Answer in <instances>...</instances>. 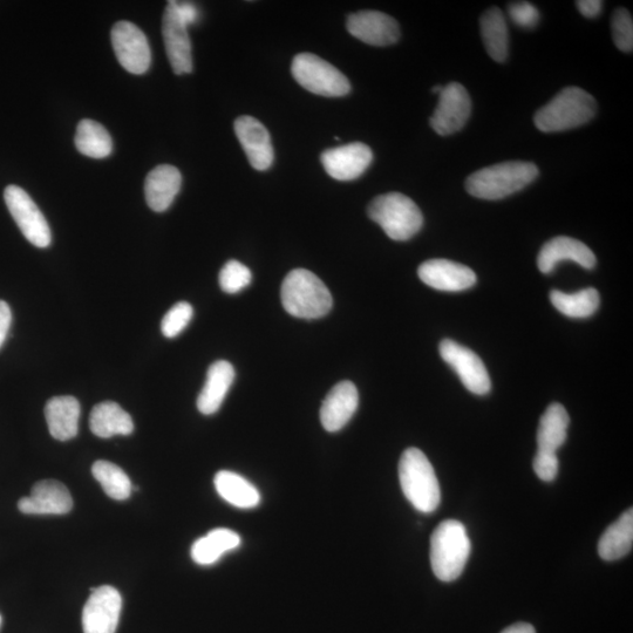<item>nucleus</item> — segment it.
I'll list each match as a JSON object with an SVG mask.
<instances>
[{"instance_id": "nucleus-30", "label": "nucleus", "mask_w": 633, "mask_h": 633, "mask_svg": "<svg viewBox=\"0 0 633 633\" xmlns=\"http://www.w3.org/2000/svg\"><path fill=\"white\" fill-rule=\"evenodd\" d=\"M74 144L78 151L92 159H105L113 151V141L106 128L93 120L79 122Z\"/></svg>"}, {"instance_id": "nucleus-40", "label": "nucleus", "mask_w": 633, "mask_h": 633, "mask_svg": "<svg viewBox=\"0 0 633 633\" xmlns=\"http://www.w3.org/2000/svg\"><path fill=\"white\" fill-rule=\"evenodd\" d=\"M442 88H444V87H442L440 85L433 87V93L440 94L442 92Z\"/></svg>"}, {"instance_id": "nucleus-35", "label": "nucleus", "mask_w": 633, "mask_h": 633, "mask_svg": "<svg viewBox=\"0 0 633 633\" xmlns=\"http://www.w3.org/2000/svg\"><path fill=\"white\" fill-rule=\"evenodd\" d=\"M612 37L619 50L630 53L633 49V20L630 12L617 9L612 16Z\"/></svg>"}, {"instance_id": "nucleus-31", "label": "nucleus", "mask_w": 633, "mask_h": 633, "mask_svg": "<svg viewBox=\"0 0 633 633\" xmlns=\"http://www.w3.org/2000/svg\"><path fill=\"white\" fill-rule=\"evenodd\" d=\"M550 301L555 309L570 318H587L600 308V294L594 288L584 289L575 294L553 290L550 292Z\"/></svg>"}, {"instance_id": "nucleus-12", "label": "nucleus", "mask_w": 633, "mask_h": 633, "mask_svg": "<svg viewBox=\"0 0 633 633\" xmlns=\"http://www.w3.org/2000/svg\"><path fill=\"white\" fill-rule=\"evenodd\" d=\"M188 23L180 15L175 2H168L162 19V36L170 66L178 76L193 72L192 42Z\"/></svg>"}, {"instance_id": "nucleus-39", "label": "nucleus", "mask_w": 633, "mask_h": 633, "mask_svg": "<svg viewBox=\"0 0 633 633\" xmlns=\"http://www.w3.org/2000/svg\"><path fill=\"white\" fill-rule=\"evenodd\" d=\"M501 633H536L533 625L528 623H517L512 626H508L507 629Z\"/></svg>"}, {"instance_id": "nucleus-3", "label": "nucleus", "mask_w": 633, "mask_h": 633, "mask_svg": "<svg viewBox=\"0 0 633 633\" xmlns=\"http://www.w3.org/2000/svg\"><path fill=\"white\" fill-rule=\"evenodd\" d=\"M285 311L302 319L322 318L331 311L330 290L311 271L295 269L285 277L281 290Z\"/></svg>"}, {"instance_id": "nucleus-34", "label": "nucleus", "mask_w": 633, "mask_h": 633, "mask_svg": "<svg viewBox=\"0 0 633 633\" xmlns=\"http://www.w3.org/2000/svg\"><path fill=\"white\" fill-rule=\"evenodd\" d=\"M194 316L193 306L187 302L175 304L162 319L161 331L167 338H175L185 330Z\"/></svg>"}, {"instance_id": "nucleus-17", "label": "nucleus", "mask_w": 633, "mask_h": 633, "mask_svg": "<svg viewBox=\"0 0 633 633\" xmlns=\"http://www.w3.org/2000/svg\"><path fill=\"white\" fill-rule=\"evenodd\" d=\"M18 508L29 515H65L71 512L73 500L63 483L43 480L33 486L30 496L19 500Z\"/></svg>"}, {"instance_id": "nucleus-38", "label": "nucleus", "mask_w": 633, "mask_h": 633, "mask_svg": "<svg viewBox=\"0 0 633 633\" xmlns=\"http://www.w3.org/2000/svg\"><path fill=\"white\" fill-rule=\"evenodd\" d=\"M576 5L582 15L587 18L600 16L603 9V2H600V0H580Z\"/></svg>"}, {"instance_id": "nucleus-29", "label": "nucleus", "mask_w": 633, "mask_h": 633, "mask_svg": "<svg viewBox=\"0 0 633 633\" xmlns=\"http://www.w3.org/2000/svg\"><path fill=\"white\" fill-rule=\"evenodd\" d=\"M481 36L486 50L493 60L503 63L508 58L509 36L506 18L498 8L483 13L481 20Z\"/></svg>"}, {"instance_id": "nucleus-33", "label": "nucleus", "mask_w": 633, "mask_h": 633, "mask_svg": "<svg viewBox=\"0 0 633 633\" xmlns=\"http://www.w3.org/2000/svg\"><path fill=\"white\" fill-rule=\"evenodd\" d=\"M220 287L229 295L238 294L253 281V274L248 267L241 262L231 260L220 272Z\"/></svg>"}, {"instance_id": "nucleus-7", "label": "nucleus", "mask_w": 633, "mask_h": 633, "mask_svg": "<svg viewBox=\"0 0 633 633\" xmlns=\"http://www.w3.org/2000/svg\"><path fill=\"white\" fill-rule=\"evenodd\" d=\"M569 414L561 404H551L544 412L537 431V453L534 471L543 481L556 479L558 473L557 451L567 440Z\"/></svg>"}, {"instance_id": "nucleus-26", "label": "nucleus", "mask_w": 633, "mask_h": 633, "mask_svg": "<svg viewBox=\"0 0 633 633\" xmlns=\"http://www.w3.org/2000/svg\"><path fill=\"white\" fill-rule=\"evenodd\" d=\"M214 483L221 498L236 508L253 509L262 501L258 489L240 474L221 471L215 475Z\"/></svg>"}, {"instance_id": "nucleus-14", "label": "nucleus", "mask_w": 633, "mask_h": 633, "mask_svg": "<svg viewBox=\"0 0 633 633\" xmlns=\"http://www.w3.org/2000/svg\"><path fill=\"white\" fill-rule=\"evenodd\" d=\"M91 591L83 611L84 633H115L122 609L120 592L110 585Z\"/></svg>"}, {"instance_id": "nucleus-36", "label": "nucleus", "mask_w": 633, "mask_h": 633, "mask_svg": "<svg viewBox=\"0 0 633 633\" xmlns=\"http://www.w3.org/2000/svg\"><path fill=\"white\" fill-rule=\"evenodd\" d=\"M508 13L513 23L523 29H534L539 24L540 12L533 4L527 2L510 4Z\"/></svg>"}, {"instance_id": "nucleus-37", "label": "nucleus", "mask_w": 633, "mask_h": 633, "mask_svg": "<svg viewBox=\"0 0 633 633\" xmlns=\"http://www.w3.org/2000/svg\"><path fill=\"white\" fill-rule=\"evenodd\" d=\"M12 323V312L8 303L0 301V347L3 346Z\"/></svg>"}, {"instance_id": "nucleus-22", "label": "nucleus", "mask_w": 633, "mask_h": 633, "mask_svg": "<svg viewBox=\"0 0 633 633\" xmlns=\"http://www.w3.org/2000/svg\"><path fill=\"white\" fill-rule=\"evenodd\" d=\"M182 186L180 170L174 166L161 165L147 175L145 182L146 201L156 213H163L172 206Z\"/></svg>"}, {"instance_id": "nucleus-15", "label": "nucleus", "mask_w": 633, "mask_h": 633, "mask_svg": "<svg viewBox=\"0 0 633 633\" xmlns=\"http://www.w3.org/2000/svg\"><path fill=\"white\" fill-rule=\"evenodd\" d=\"M323 166L331 178L352 181L360 178L373 161L371 148L362 142L329 149L322 154Z\"/></svg>"}, {"instance_id": "nucleus-11", "label": "nucleus", "mask_w": 633, "mask_h": 633, "mask_svg": "<svg viewBox=\"0 0 633 633\" xmlns=\"http://www.w3.org/2000/svg\"><path fill=\"white\" fill-rule=\"evenodd\" d=\"M439 349L441 358L458 373L468 391L478 396L489 393L492 385L488 371L475 352L451 339L442 340Z\"/></svg>"}, {"instance_id": "nucleus-16", "label": "nucleus", "mask_w": 633, "mask_h": 633, "mask_svg": "<svg viewBox=\"0 0 633 633\" xmlns=\"http://www.w3.org/2000/svg\"><path fill=\"white\" fill-rule=\"evenodd\" d=\"M347 30L353 37L372 46L396 44L400 38L397 20L378 11L353 13L347 18Z\"/></svg>"}, {"instance_id": "nucleus-41", "label": "nucleus", "mask_w": 633, "mask_h": 633, "mask_svg": "<svg viewBox=\"0 0 633 633\" xmlns=\"http://www.w3.org/2000/svg\"><path fill=\"white\" fill-rule=\"evenodd\" d=\"M3 618L0 616V626H2Z\"/></svg>"}, {"instance_id": "nucleus-8", "label": "nucleus", "mask_w": 633, "mask_h": 633, "mask_svg": "<svg viewBox=\"0 0 633 633\" xmlns=\"http://www.w3.org/2000/svg\"><path fill=\"white\" fill-rule=\"evenodd\" d=\"M291 72L306 91L322 97H344L351 91L349 79L338 68L315 54H298L292 61Z\"/></svg>"}, {"instance_id": "nucleus-23", "label": "nucleus", "mask_w": 633, "mask_h": 633, "mask_svg": "<svg viewBox=\"0 0 633 633\" xmlns=\"http://www.w3.org/2000/svg\"><path fill=\"white\" fill-rule=\"evenodd\" d=\"M80 414L79 401L74 397H54L47 401L45 418L52 437L59 441L76 438L79 432Z\"/></svg>"}, {"instance_id": "nucleus-27", "label": "nucleus", "mask_w": 633, "mask_h": 633, "mask_svg": "<svg viewBox=\"0 0 633 633\" xmlns=\"http://www.w3.org/2000/svg\"><path fill=\"white\" fill-rule=\"evenodd\" d=\"M241 543V536L233 530L217 528L195 541L192 547V558L199 566H211L229 551L240 547Z\"/></svg>"}, {"instance_id": "nucleus-1", "label": "nucleus", "mask_w": 633, "mask_h": 633, "mask_svg": "<svg viewBox=\"0 0 633 633\" xmlns=\"http://www.w3.org/2000/svg\"><path fill=\"white\" fill-rule=\"evenodd\" d=\"M539 176L530 162L498 163L475 172L466 181V189L476 199L495 201L520 192Z\"/></svg>"}, {"instance_id": "nucleus-21", "label": "nucleus", "mask_w": 633, "mask_h": 633, "mask_svg": "<svg viewBox=\"0 0 633 633\" xmlns=\"http://www.w3.org/2000/svg\"><path fill=\"white\" fill-rule=\"evenodd\" d=\"M562 261L575 262L585 269H592L596 265V256L581 241L561 236L555 237L543 245L539 258H537V265L543 274H550Z\"/></svg>"}, {"instance_id": "nucleus-20", "label": "nucleus", "mask_w": 633, "mask_h": 633, "mask_svg": "<svg viewBox=\"0 0 633 633\" xmlns=\"http://www.w3.org/2000/svg\"><path fill=\"white\" fill-rule=\"evenodd\" d=\"M359 394L355 384L340 381L326 396L321 408V422L326 431L335 433L344 428L357 412Z\"/></svg>"}, {"instance_id": "nucleus-18", "label": "nucleus", "mask_w": 633, "mask_h": 633, "mask_svg": "<svg viewBox=\"0 0 633 633\" xmlns=\"http://www.w3.org/2000/svg\"><path fill=\"white\" fill-rule=\"evenodd\" d=\"M235 133L247 154L251 167L264 172L272 166L274 148H272L268 129L261 121L244 115L235 121Z\"/></svg>"}, {"instance_id": "nucleus-4", "label": "nucleus", "mask_w": 633, "mask_h": 633, "mask_svg": "<svg viewBox=\"0 0 633 633\" xmlns=\"http://www.w3.org/2000/svg\"><path fill=\"white\" fill-rule=\"evenodd\" d=\"M471 540L467 529L459 521L441 522L431 537V566L442 582L459 578L471 555Z\"/></svg>"}, {"instance_id": "nucleus-9", "label": "nucleus", "mask_w": 633, "mask_h": 633, "mask_svg": "<svg viewBox=\"0 0 633 633\" xmlns=\"http://www.w3.org/2000/svg\"><path fill=\"white\" fill-rule=\"evenodd\" d=\"M4 199L26 240L37 248L49 247L52 242L49 223L30 195L18 186H9L5 189Z\"/></svg>"}, {"instance_id": "nucleus-6", "label": "nucleus", "mask_w": 633, "mask_h": 633, "mask_svg": "<svg viewBox=\"0 0 633 633\" xmlns=\"http://www.w3.org/2000/svg\"><path fill=\"white\" fill-rule=\"evenodd\" d=\"M367 213L394 241L411 240L424 224V216L417 204L410 197L400 193L376 197L370 203Z\"/></svg>"}, {"instance_id": "nucleus-19", "label": "nucleus", "mask_w": 633, "mask_h": 633, "mask_svg": "<svg viewBox=\"0 0 633 633\" xmlns=\"http://www.w3.org/2000/svg\"><path fill=\"white\" fill-rule=\"evenodd\" d=\"M418 275L428 287L447 292L464 291L476 283V275L471 268L448 260L422 263Z\"/></svg>"}, {"instance_id": "nucleus-24", "label": "nucleus", "mask_w": 633, "mask_h": 633, "mask_svg": "<svg viewBox=\"0 0 633 633\" xmlns=\"http://www.w3.org/2000/svg\"><path fill=\"white\" fill-rule=\"evenodd\" d=\"M235 380V369L226 360H219L209 367L206 384L197 398V408L204 415L220 410Z\"/></svg>"}, {"instance_id": "nucleus-13", "label": "nucleus", "mask_w": 633, "mask_h": 633, "mask_svg": "<svg viewBox=\"0 0 633 633\" xmlns=\"http://www.w3.org/2000/svg\"><path fill=\"white\" fill-rule=\"evenodd\" d=\"M431 126L439 135H452L465 127L471 117L472 101L464 86L452 83L442 88Z\"/></svg>"}, {"instance_id": "nucleus-2", "label": "nucleus", "mask_w": 633, "mask_h": 633, "mask_svg": "<svg viewBox=\"0 0 633 633\" xmlns=\"http://www.w3.org/2000/svg\"><path fill=\"white\" fill-rule=\"evenodd\" d=\"M399 481L406 499L421 513L431 514L438 509L441 492L437 474L418 448H408L399 462Z\"/></svg>"}, {"instance_id": "nucleus-10", "label": "nucleus", "mask_w": 633, "mask_h": 633, "mask_svg": "<svg viewBox=\"0 0 633 633\" xmlns=\"http://www.w3.org/2000/svg\"><path fill=\"white\" fill-rule=\"evenodd\" d=\"M115 56L122 67L132 74H144L152 63V52L146 34L129 22H119L111 33Z\"/></svg>"}, {"instance_id": "nucleus-25", "label": "nucleus", "mask_w": 633, "mask_h": 633, "mask_svg": "<svg viewBox=\"0 0 633 633\" xmlns=\"http://www.w3.org/2000/svg\"><path fill=\"white\" fill-rule=\"evenodd\" d=\"M90 427L94 435L101 439H110L115 435H131L134 422L124 408L113 401H104L93 407Z\"/></svg>"}, {"instance_id": "nucleus-32", "label": "nucleus", "mask_w": 633, "mask_h": 633, "mask_svg": "<svg viewBox=\"0 0 633 633\" xmlns=\"http://www.w3.org/2000/svg\"><path fill=\"white\" fill-rule=\"evenodd\" d=\"M92 474L111 499L125 501L131 496L133 486L128 475L110 461L99 460L92 467Z\"/></svg>"}, {"instance_id": "nucleus-5", "label": "nucleus", "mask_w": 633, "mask_h": 633, "mask_svg": "<svg viewBox=\"0 0 633 633\" xmlns=\"http://www.w3.org/2000/svg\"><path fill=\"white\" fill-rule=\"evenodd\" d=\"M596 113L592 95L582 88L567 87L535 114L534 122L541 132H564L588 124Z\"/></svg>"}, {"instance_id": "nucleus-28", "label": "nucleus", "mask_w": 633, "mask_h": 633, "mask_svg": "<svg viewBox=\"0 0 633 633\" xmlns=\"http://www.w3.org/2000/svg\"><path fill=\"white\" fill-rule=\"evenodd\" d=\"M633 544V510L630 508L612 523L598 543V554L604 561H617L628 555Z\"/></svg>"}]
</instances>
